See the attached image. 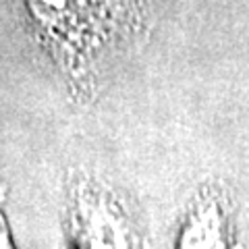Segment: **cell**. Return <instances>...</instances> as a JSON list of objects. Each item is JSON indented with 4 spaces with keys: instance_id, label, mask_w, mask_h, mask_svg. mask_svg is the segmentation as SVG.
<instances>
[{
    "instance_id": "cell-1",
    "label": "cell",
    "mask_w": 249,
    "mask_h": 249,
    "mask_svg": "<svg viewBox=\"0 0 249 249\" xmlns=\"http://www.w3.org/2000/svg\"><path fill=\"white\" fill-rule=\"evenodd\" d=\"M23 9L73 88L89 89L100 52L129 34L127 0H21Z\"/></svg>"
},
{
    "instance_id": "cell-3",
    "label": "cell",
    "mask_w": 249,
    "mask_h": 249,
    "mask_svg": "<svg viewBox=\"0 0 249 249\" xmlns=\"http://www.w3.org/2000/svg\"><path fill=\"white\" fill-rule=\"evenodd\" d=\"M175 249H235V220L229 196L208 187L193 197L178 224Z\"/></svg>"
},
{
    "instance_id": "cell-4",
    "label": "cell",
    "mask_w": 249,
    "mask_h": 249,
    "mask_svg": "<svg viewBox=\"0 0 249 249\" xmlns=\"http://www.w3.org/2000/svg\"><path fill=\"white\" fill-rule=\"evenodd\" d=\"M0 249H15V247H13V241H11L9 227H6V220H4L2 210H0Z\"/></svg>"
},
{
    "instance_id": "cell-2",
    "label": "cell",
    "mask_w": 249,
    "mask_h": 249,
    "mask_svg": "<svg viewBox=\"0 0 249 249\" xmlns=\"http://www.w3.org/2000/svg\"><path fill=\"white\" fill-rule=\"evenodd\" d=\"M67 227L73 249H143L123 201L93 178H79L71 187Z\"/></svg>"
}]
</instances>
